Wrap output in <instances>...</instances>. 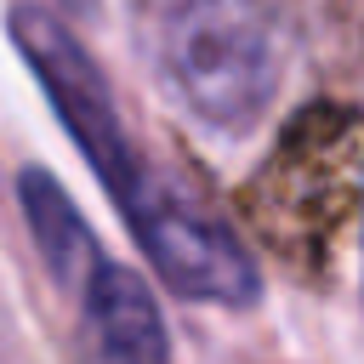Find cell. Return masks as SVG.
<instances>
[{"label": "cell", "mask_w": 364, "mask_h": 364, "mask_svg": "<svg viewBox=\"0 0 364 364\" xmlns=\"http://www.w3.org/2000/svg\"><path fill=\"white\" fill-rule=\"evenodd\" d=\"M165 97L210 136H250L279 91V28L262 0H176L154 34Z\"/></svg>", "instance_id": "cell-1"}, {"label": "cell", "mask_w": 364, "mask_h": 364, "mask_svg": "<svg viewBox=\"0 0 364 364\" xmlns=\"http://www.w3.org/2000/svg\"><path fill=\"white\" fill-rule=\"evenodd\" d=\"M6 28H11V46H17V57L28 63V74L40 80L46 102L57 108L63 131L74 136V148L85 154V165H91L97 182L108 188V199L125 205V199L142 188L148 165H142V154L131 148V136H125V125H119V108H114V91H108L102 68L91 63V51L80 46V34H74L57 11H46V6H34V0H17V6L6 11Z\"/></svg>", "instance_id": "cell-2"}, {"label": "cell", "mask_w": 364, "mask_h": 364, "mask_svg": "<svg viewBox=\"0 0 364 364\" xmlns=\"http://www.w3.org/2000/svg\"><path fill=\"white\" fill-rule=\"evenodd\" d=\"M119 216L131 222L148 267L188 301H205V307H250L262 279H256V262L250 250L239 245V233L205 210L188 188L165 182V176H142V188L119 205Z\"/></svg>", "instance_id": "cell-3"}, {"label": "cell", "mask_w": 364, "mask_h": 364, "mask_svg": "<svg viewBox=\"0 0 364 364\" xmlns=\"http://www.w3.org/2000/svg\"><path fill=\"white\" fill-rule=\"evenodd\" d=\"M80 307H85V336L97 347V364H171L165 313L131 267L102 256L80 284Z\"/></svg>", "instance_id": "cell-4"}, {"label": "cell", "mask_w": 364, "mask_h": 364, "mask_svg": "<svg viewBox=\"0 0 364 364\" xmlns=\"http://www.w3.org/2000/svg\"><path fill=\"white\" fill-rule=\"evenodd\" d=\"M17 199H23V222H28V233H34L40 262L51 267V279L68 284V290H80V284L91 279V267L102 262V250H97L80 205H74V199L63 193V182H57L51 171H40V165H28V171L17 176Z\"/></svg>", "instance_id": "cell-5"}]
</instances>
